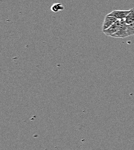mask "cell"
Wrapping results in <instances>:
<instances>
[{
  "label": "cell",
  "instance_id": "obj_7",
  "mask_svg": "<svg viewBox=\"0 0 134 150\" xmlns=\"http://www.w3.org/2000/svg\"><path fill=\"white\" fill-rule=\"evenodd\" d=\"M127 33L128 37L134 35V23L132 24L127 25Z\"/></svg>",
  "mask_w": 134,
  "mask_h": 150
},
{
  "label": "cell",
  "instance_id": "obj_2",
  "mask_svg": "<svg viewBox=\"0 0 134 150\" xmlns=\"http://www.w3.org/2000/svg\"><path fill=\"white\" fill-rule=\"evenodd\" d=\"M121 25V21L120 20H117L114 24H113L108 29L102 31L103 33L107 36L111 37L113 34H115L116 32L120 28Z\"/></svg>",
  "mask_w": 134,
  "mask_h": 150
},
{
  "label": "cell",
  "instance_id": "obj_4",
  "mask_svg": "<svg viewBox=\"0 0 134 150\" xmlns=\"http://www.w3.org/2000/svg\"><path fill=\"white\" fill-rule=\"evenodd\" d=\"M117 20L115 17L112 16H110L109 15H107L104 21L103 25H102V31L105 30L109 28L113 24H114L115 22Z\"/></svg>",
  "mask_w": 134,
  "mask_h": 150
},
{
  "label": "cell",
  "instance_id": "obj_6",
  "mask_svg": "<svg viewBox=\"0 0 134 150\" xmlns=\"http://www.w3.org/2000/svg\"><path fill=\"white\" fill-rule=\"evenodd\" d=\"M64 9V7L61 3H56L53 4L51 7V10L55 13H57L60 11H63Z\"/></svg>",
  "mask_w": 134,
  "mask_h": 150
},
{
  "label": "cell",
  "instance_id": "obj_3",
  "mask_svg": "<svg viewBox=\"0 0 134 150\" xmlns=\"http://www.w3.org/2000/svg\"><path fill=\"white\" fill-rule=\"evenodd\" d=\"M130 10H115L109 13L108 15L110 16H112L116 18L117 20H122L125 19L126 16L130 13Z\"/></svg>",
  "mask_w": 134,
  "mask_h": 150
},
{
  "label": "cell",
  "instance_id": "obj_1",
  "mask_svg": "<svg viewBox=\"0 0 134 150\" xmlns=\"http://www.w3.org/2000/svg\"><path fill=\"white\" fill-rule=\"evenodd\" d=\"M121 25L120 28L115 34L111 36V37L117 38H125L128 37V35L127 33V24L125 23L124 19L120 20Z\"/></svg>",
  "mask_w": 134,
  "mask_h": 150
},
{
  "label": "cell",
  "instance_id": "obj_5",
  "mask_svg": "<svg viewBox=\"0 0 134 150\" xmlns=\"http://www.w3.org/2000/svg\"><path fill=\"white\" fill-rule=\"evenodd\" d=\"M125 23L127 25L132 24L134 23V8L130 9V12L128 15L126 16L124 19Z\"/></svg>",
  "mask_w": 134,
  "mask_h": 150
}]
</instances>
